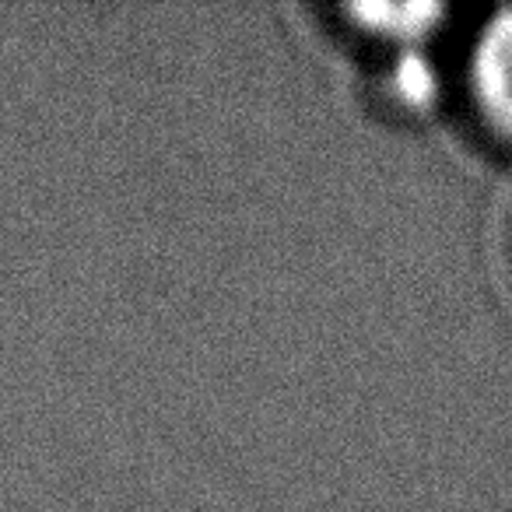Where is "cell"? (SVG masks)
Masks as SVG:
<instances>
[{
    "label": "cell",
    "mask_w": 512,
    "mask_h": 512,
    "mask_svg": "<svg viewBox=\"0 0 512 512\" xmlns=\"http://www.w3.org/2000/svg\"><path fill=\"white\" fill-rule=\"evenodd\" d=\"M467 95L484 130L512 151V11H495L470 43Z\"/></svg>",
    "instance_id": "6da1fadb"
}]
</instances>
